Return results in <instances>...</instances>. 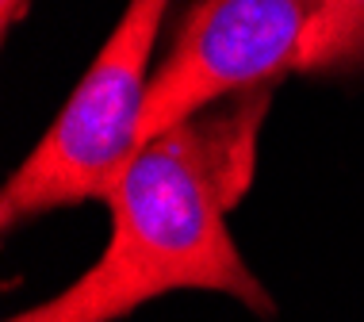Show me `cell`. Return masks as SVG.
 Wrapping results in <instances>:
<instances>
[{
  "label": "cell",
  "mask_w": 364,
  "mask_h": 322,
  "mask_svg": "<svg viewBox=\"0 0 364 322\" xmlns=\"http://www.w3.org/2000/svg\"><path fill=\"white\" fill-rule=\"evenodd\" d=\"M269 100L272 85L238 92L146 142L107 196L100 261L8 322H115L169 291H219L253 315H277L226 227L253 181Z\"/></svg>",
  "instance_id": "1"
},
{
  "label": "cell",
  "mask_w": 364,
  "mask_h": 322,
  "mask_svg": "<svg viewBox=\"0 0 364 322\" xmlns=\"http://www.w3.org/2000/svg\"><path fill=\"white\" fill-rule=\"evenodd\" d=\"M169 8L173 0H127L70 100L0 188L4 230L54 208L107 203L142 150L150 58Z\"/></svg>",
  "instance_id": "2"
},
{
  "label": "cell",
  "mask_w": 364,
  "mask_h": 322,
  "mask_svg": "<svg viewBox=\"0 0 364 322\" xmlns=\"http://www.w3.org/2000/svg\"><path fill=\"white\" fill-rule=\"evenodd\" d=\"M318 0H196L146 96L142 146L203 107L295 73Z\"/></svg>",
  "instance_id": "3"
},
{
  "label": "cell",
  "mask_w": 364,
  "mask_h": 322,
  "mask_svg": "<svg viewBox=\"0 0 364 322\" xmlns=\"http://www.w3.org/2000/svg\"><path fill=\"white\" fill-rule=\"evenodd\" d=\"M364 70V0H318L303 35L295 73H353Z\"/></svg>",
  "instance_id": "4"
},
{
  "label": "cell",
  "mask_w": 364,
  "mask_h": 322,
  "mask_svg": "<svg viewBox=\"0 0 364 322\" xmlns=\"http://www.w3.org/2000/svg\"><path fill=\"white\" fill-rule=\"evenodd\" d=\"M27 8H31V0H0V27H4V35L27 16Z\"/></svg>",
  "instance_id": "5"
}]
</instances>
